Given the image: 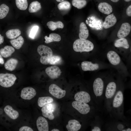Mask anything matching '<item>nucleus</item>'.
<instances>
[{
	"label": "nucleus",
	"mask_w": 131,
	"mask_h": 131,
	"mask_svg": "<svg viewBox=\"0 0 131 131\" xmlns=\"http://www.w3.org/2000/svg\"><path fill=\"white\" fill-rule=\"evenodd\" d=\"M9 10L8 6L4 4L0 6V19L4 18L7 16Z\"/></svg>",
	"instance_id": "33"
},
{
	"label": "nucleus",
	"mask_w": 131,
	"mask_h": 131,
	"mask_svg": "<svg viewBox=\"0 0 131 131\" xmlns=\"http://www.w3.org/2000/svg\"><path fill=\"white\" fill-rule=\"evenodd\" d=\"M21 33L19 29H16L8 30L6 32L5 34L8 39L12 40L19 36L20 35Z\"/></svg>",
	"instance_id": "27"
},
{
	"label": "nucleus",
	"mask_w": 131,
	"mask_h": 131,
	"mask_svg": "<svg viewBox=\"0 0 131 131\" xmlns=\"http://www.w3.org/2000/svg\"><path fill=\"white\" fill-rule=\"evenodd\" d=\"M118 86L117 74L108 73L106 81L104 101L106 110L109 112L112 100L116 92Z\"/></svg>",
	"instance_id": "3"
},
{
	"label": "nucleus",
	"mask_w": 131,
	"mask_h": 131,
	"mask_svg": "<svg viewBox=\"0 0 131 131\" xmlns=\"http://www.w3.org/2000/svg\"><path fill=\"white\" fill-rule=\"evenodd\" d=\"M124 0L127 2H129L131 0Z\"/></svg>",
	"instance_id": "47"
},
{
	"label": "nucleus",
	"mask_w": 131,
	"mask_h": 131,
	"mask_svg": "<svg viewBox=\"0 0 131 131\" xmlns=\"http://www.w3.org/2000/svg\"><path fill=\"white\" fill-rule=\"evenodd\" d=\"M109 64L113 68L116 69L118 73L123 80L130 75L127 66L123 62L118 53L113 49H108L104 51Z\"/></svg>",
	"instance_id": "4"
},
{
	"label": "nucleus",
	"mask_w": 131,
	"mask_h": 131,
	"mask_svg": "<svg viewBox=\"0 0 131 131\" xmlns=\"http://www.w3.org/2000/svg\"><path fill=\"white\" fill-rule=\"evenodd\" d=\"M91 61H85L81 63V67L84 71H97L101 70L113 68L109 64L94 58Z\"/></svg>",
	"instance_id": "6"
},
{
	"label": "nucleus",
	"mask_w": 131,
	"mask_h": 131,
	"mask_svg": "<svg viewBox=\"0 0 131 131\" xmlns=\"http://www.w3.org/2000/svg\"><path fill=\"white\" fill-rule=\"evenodd\" d=\"M45 72L49 77L52 79L58 78L61 73L59 67L56 66H51L47 67L45 69Z\"/></svg>",
	"instance_id": "12"
},
{
	"label": "nucleus",
	"mask_w": 131,
	"mask_h": 131,
	"mask_svg": "<svg viewBox=\"0 0 131 131\" xmlns=\"http://www.w3.org/2000/svg\"><path fill=\"white\" fill-rule=\"evenodd\" d=\"M36 94V91L34 89L31 87H27L22 90L20 96L24 99L30 100L34 98Z\"/></svg>",
	"instance_id": "13"
},
{
	"label": "nucleus",
	"mask_w": 131,
	"mask_h": 131,
	"mask_svg": "<svg viewBox=\"0 0 131 131\" xmlns=\"http://www.w3.org/2000/svg\"><path fill=\"white\" fill-rule=\"evenodd\" d=\"M47 25L48 28L51 30L53 31L57 28L62 29L64 27L63 23L60 21L54 22L52 21L48 22Z\"/></svg>",
	"instance_id": "28"
},
{
	"label": "nucleus",
	"mask_w": 131,
	"mask_h": 131,
	"mask_svg": "<svg viewBox=\"0 0 131 131\" xmlns=\"http://www.w3.org/2000/svg\"><path fill=\"white\" fill-rule=\"evenodd\" d=\"M49 91L52 96L61 99L64 97L66 94V91L63 90L57 85L52 84L49 88Z\"/></svg>",
	"instance_id": "11"
},
{
	"label": "nucleus",
	"mask_w": 131,
	"mask_h": 131,
	"mask_svg": "<svg viewBox=\"0 0 131 131\" xmlns=\"http://www.w3.org/2000/svg\"><path fill=\"white\" fill-rule=\"evenodd\" d=\"M131 128L130 127H127L123 129L122 131H131Z\"/></svg>",
	"instance_id": "43"
},
{
	"label": "nucleus",
	"mask_w": 131,
	"mask_h": 131,
	"mask_svg": "<svg viewBox=\"0 0 131 131\" xmlns=\"http://www.w3.org/2000/svg\"><path fill=\"white\" fill-rule=\"evenodd\" d=\"M38 54L41 56L50 57L53 55V52L49 47L43 45L39 46L37 49Z\"/></svg>",
	"instance_id": "18"
},
{
	"label": "nucleus",
	"mask_w": 131,
	"mask_h": 131,
	"mask_svg": "<svg viewBox=\"0 0 131 131\" xmlns=\"http://www.w3.org/2000/svg\"><path fill=\"white\" fill-rule=\"evenodd\" d=\"M98 9L101 13L106 15H109L113 11L111 6L106 2L100 3L98 6Z\"/></svg>",
	"instance_id": "21"
},
{
	"label": "nucleus",
	"mask_w": 131,
	"mask_h": 131,
	"mask_svg": "<svg viewBox=\"0 0 131 131\" xmlns=\"http://www.w3.org/2000/svg\"><path fill=\"white\" fill-rule=\"evenodd\" d=\"M116 22V18L113 14L109 15L106 17L103 27L105 29H108L113 26Z\"/></svg>",
	"instance_id": "20"
},
{
	"label": "nucleus",
	"mask_w": 131,
	"mask_h": 131,
	"mask_svg": "<svg viewBox=\"0 0 131 131\" xmlns=\"http://www.w3.org/2000/svg\"><path fill=\"white\" fill-rule=\"evenodd\" d=\"M66 127L68 131H78L81 128L82 125L78 120L72 119L68 121Z\"/></svg>",
	"instance_id": "19"
},
{
	"label": "nucleus",
	"mask_w": 131,
	"mask_h": 131,
	"mask_svg": "<svg viewBox=\"0 0 131 131\" xmlns=\"http://www.w3.org/2000/svg\"><path fill=\"white\" fill-rule=\"evenodd\" d=\"M89 34V31L85 24L83 22L81 23L79 27V39L82 40H86L88 37Z\"/></svg>",
	"instance_id": "22"
},
{
	"label": "nucleus",
	"mask_w": 131,
	"mask_h": 131,
	"mask_svg": "<svg viewBox=\"0 0 131 131\" xmlns=\"http://www.w3.org/2000/svg\"><path fill=\"white\" fill-rule=\"evenodd\" d=\"M10 42L12 46L15 49H19L23 45L24 39L21 36H18L16 39H12Z\"/></svg>",
	"instance_id": "26"
},
{
	"label": "nucleus",
	"mask_w": 131,
	"mask_h": 131,
	"mask_svg": "<svg viewBox=\"0 0 131 131\" xmlns=\"http://www.w3.org/2000/svg\"><path fill=\"white\" fill-rule=\"evenodd\" d=\"M131 29L130 25L128 23H123L117 34L119 38H124L130 33Z\"/></svg>",
	"instance_id": "16"
},
{
	"label": "nucleus",
	"mask_w": 131,
	"mask_h": 131,
	"mask_svg": "<svg viewBox=\"0 0 131 131\" xmlns=\"http://www.w3.org/2000/svg\"><path fill=\"white\" fill-rule=\"evenodd\" d=\"M73 107L79 113L83 115L90 114L94 117L96 115L95 107L89 104L77 101H73L72 103Z\"/></svg>",
	"instance_id": "8"
},
{
	"label": "nucleus",
	"mask_w": 131,
	"mask_h": 131,
	"mask_svg": "<svg viewBox=\"0 0 131 131\" xmlns=\"http://www.w3.org/2000/svg\"><path fill=\"white\" fill-rule=\"evenodd\" d=\"M110 0L113 2H116L118 1L119 0Z\"/></svg>",
	"instance_id": "45"
},
{
	"label": "nucleus",
	"mask_w": 131,
	"mask_h": 131,
	"mask_svg": "<svg viewBox=\"0 0 131 131\" xmlns=\"http://www.w3.org/2000/svg\"><path fill=\"white\" fill-rule=\"evenodd\" d=\"M73 48L74 51L76 52L88 53L96 57L100 52L96 50L92 42L86 39H76L73 43Z\"/></svg>",
	"instance_id": "5"
},
{
	"label": "nucleus",
	"mask_w": 131,
	"mask_h": 131,
	"mask_svg": "<svg viewBox=\"0 0 131 131\" xmlns=\"http://www.w3.org/2000/svg\"><path fill=\"white\" fill-rule=\"evenodd\" d=\"M16 78L13 74H0V85L5 88L11 87L14 84Z\"/></svg>",
	"instance_id": "10"
},
{
	"label": "nucleus",
	"mask_w": 131,
	"mask_h": 131,
	"mask_svg": "<svg viewBox=\"0 0 131 131\" xmlns=\"http://www.w3.org/2000/svg\"><path fill=\"white\" fill-rule=\"evenodd\" d=\"M4 110L7 115L12 119H16L19 116L18 112L14 110L10 106H6L5 107Z\"/></svg>",
	"instance_id": "23"
},
{
	"label": "nucleus",
	"mask_w": 131,
	"mask_h": 131,
	"mask_svg": "<svg viewBox=\"0 0 131 131\" xmlns=\"http://www.w3.org/2000/svg\"><path fill=\"white\" fill-rule=\"evenodd\" d=\"M42 107L41 111L43 116L49 120H53L54 116L52 112L54 110V108L52 105L51 103H48Z\"/></svg>",
	"instance_id": "14"
},
{
	"label": "nucleus",
	"mask_w": 131,
	"mask_h": 131,
	"mask_svg": "<svg viewBox=\"0 0 131 131\" xmlns=\"http://www.w3.org/2000/svg\"><path fill=\"white\" fill-rule=\"evenodd\" d=\"M45 40V42L49 43L53 41H59L61 40V37L59 34L55 33H51L49 34V37L47 36L44 37Z\"/></svg>",
	"instance_id": "30"
},
{
	"label": "nucleus",
	"mask_w": 131,
	"mask_h": 131,
	"mask_svg": "<svg viewBox=\"0 0 131 131\" xmlns=\"http://www.w3.org/2000/svg\"><path fill=\"white\" fill-rule=\"evenodd\" d=\"M108 73H98L93 76L91 86V94L97 105L104 101L106 81Z\"/></svg>",
	"instance_id": "2"
},
{
	"label": "nucleus",
	"mask_w": 131,
	"mask_h": 131,
	"mask_svg": "<svg viewBox=\"0 0 131 131\" xmlns=\"http://www.w3.org/2000/svg\"><path fill=\"white\" fill-rule=\"evenodd\" d=\"M18 63V61L15 58H11L8 60L4 64L6 69L10 71L14 70Z\"/></svg>",
	"instance_id": "24"
},
{
	"label": "nucleus",
	"mask_w": 131,
	"mask_h": 131,
	"mask_svg": "<svg viewBox=\"0 0 131 131\" xmlns=\"http://www.w3.org/2000/svg\"><path fill=\"white\" fill-rule=\"evenodd\" d=\"M98 116H96L94 120H93L92 126L91 131H101V123L98 121Z\"/></svg>",
	"instance_id": "35"
},
{
	"label": "nucleus",
	"mask_w": 131,
	"mask_h": 131,
	"mask_svg": "<svg viewBox=\"0 0 131 131\" xmlns=\"http://www.w3.org/2000/svg\"><path fill=\"white\" fill-rule=\"evenodd\" d=\"M39 29V27L37 25L32 26L29 33L28 36L31 39H34L36 36Z\"/></svg>",
	"instance_id": "37"
},
{
	"label": "nucleus",
	"mask_w": 131,
	"mask_h": 131,
	"mask_svg": "<svg viewBox=\"0 0 131 131\" xmlns=\"http://www.w3.org/2000/svg\"><path fill=\"white\" fill-rule=\"evenodd\" d=\"M57 8L60 10H67L71 7L70 3L67 1H63L57 5Z\"/></svg>",
	"instance_id": "36"
},
{
	"label": "nucleus",
	"mask_w": 131,
	"mask_h": 131,
	"mask_svg": "<svg viewBox=\"0 0 131 131\" xmlns=\"http://www.w3.org/2000/svg\"><path fill=\"white\" fill-rule=\"evenodd\" d=\"M36 124L39 131H49L48 121L44 117L41 116L39 117L37 120Z\"/></svg>",
	"instance_id": "17"
},
{
	"label": "nucleus",
	"mask_w": 131,
	"mask_h": 131,
	"mask_svg": "<svg viewBox=\"0 0 131 131\" xmlns=\"http://www.w3.org/2000/svg\"><path fill=\"white\" fill-rule=\"evenodd\" d=\"M51 131H59V130L57 129H52Z\"/></svg>",
	"instance_id": "44"
},
{
	"label": "nucleus",
	"mask_w": 131,
	"mask_h": 131,
	"mask_svg": "<svg viewBox=\"0 0 131 131\" xmlns=\"http://www.w3.org/2000/svg\"><path fill=\"white\" fill-rule=\"evenodd\" d=\"M64 0H56V1L58 2H61Z\"/></svg>",
	"instance_id": "46"
},
{
	"label": "nucleus",
	"mask_w": 131,
	"mask_h": 131,
	"mask_svg": "<svg viewBox=\"0 0 131 131\" xmlns=\"http://www.w3.org/2000/svg\"><path fill=\"white\" fill-rule=\"evenodd\" d=\"M4 60L2 57V56L0 54V64H4Z\"/></svg>",
	"instance_id": "41"
},
{
	"label": "nucleus",
	"mask_w": 131,
	"mask_h": 131,
	"mask_svg": "<svg viewBox=\"0 0 131 131\" xmlns=\"http://www.w3.org/2000/svg\"><path fill=\"white\" fill-rule=\"evenodd\" d=\"M15 51L13 47L7 45L0 49V54L3 57L6 58L10 56Z\"/></svg>",
	"instance_id": "25"
},
{
	"label": "nucleus",
	"mask_w": 131,
	"mask_h": 131,
	"mask_svg": "<svg viewBox=\"0 0 131 131\" xmlns=\"http://www.w3.org/2000/svg\"><path fill=\"white\" fill-rule=\"evenodd\" d=\"M114 45L118 49V50L116 51L126 60L128 64L130 63L131 49L127 40L125 38L116 39L114 41Z\"/></svg>",
	"instance_id": "7"
},
{
	"label": "nucleus",
	"mask_w": 131,
	"mask_h": 131,
	"mask_svg": "<svg viewBox=\"0 0 131 131\" xmlns=\"http://www.w3.org/2000/svg\"><path fill=\"white\" fill-rule=\"evenodd\" d=\"M53 99L52 97H39L38 100V104L40 107H42L45 105L53 102Z\"/></svg>",
	"instance_id": "29"
},
{
	"label": "nucleus",
	"mask_w": 131,
	"mask_h": 131,
	"mask_svg": "<svg viewBox=\"0 0 131 131\" xmlns=\"http://www.w3.org/2000/svg\"><path fill=\"white\" fill-rule=\"evenodd\" d=\"M126 13L127 15L129 16H131V5L128 6L126 10Z\"/></svg>",
	"instance_id": "40"
},
{
	"label": "nucleus",
	"mask_w": 131,
	"mask_h": 131,
	"mask_svg": "<svg viewBox=\"0 0 131 131\" xmlns=\"http://www.w3.org/2000/svg\"><path fill=\"white\" fill-rule=\"evenodd\" d=\"M19 131H33V130L30 127L27 126H23L21 127L19 130Z\"/></svg>",
	"instance_id": "39"
},
{
	"label": "nucleus",
	"mask_w": 131,
	"mask_h": 131,
	"mask_svg": "<svg viewBox=\"0 0 131 131\" xmlns=\"http://www.w3.org/2000/svg\"><path fill=\"white\" fill-rule=\"evenodd\" d=\"M126 124L124 123H116L115 125V130L122 131L123 129L126 128L125 127L126 126L125 125Z\"/></svg>",
	"instance_id": "38"
},
{
	"label": "nucleus",
	"mask_w": 131,
	"mask_h": 131,
	"mask_svg": "<svg viewBox=\"0 0 131 131\" xmlns=\"http://www.w3.org/2000/svg\"><path fill=\"white\" fill-rule=\"evenodd\" d=\"M118 86L116 92L112 102L109 112L111 116L117 120L126 119L124 115L123 91L124 85L123 80L117 74Z\"/></svg>",
	"instance_id": "1"
},
{
	"label": "nucleus",
	"mask_w": 131,
	"mask_h": 131,
	"mask_svg": "<svg viewBox=\"0 0 131 131\" xmlns=\"http://www.w3.org/2000/svg\"><path fill=\"white\" fill-rule=\"evenodd\" d=\"M4 41V37L0 34V45L2 44Z\"/></svg>",
	"instance_id": "42"
},
{
	"label": "nucleus",
	"mask_w": 131,
	"mask_h": 131,
	"mask_svg": "<svg viewBox=\"0 0 131 131\" xmlns=\"http://www.w3.org/2000/svg\"><path fill=\"white\" fill-rule=\"evenodd\" d=\"M41 6L40 3L38 1L32 2L29 5L28 11L30 13L36 12L41 9Z\"/></svg>",
	"instance_id": "31"
},
{
	"label": "nucleus",
	"mask_w": 131,
	"mask_h": 131,
	"mask_svg": "<svg viewBox=\"0 0 131 131\" xmlns=\"http://www.w3.org/2000/svg\"><path fill=\"white\" fill-rule=\"evenodd\" d=\"M72 3L74 7L81 9L86 5L87 2L85 0H72Z\"/></svg>",
	"instance_id": "34"
},
{
	"label": "nucleus",
	"mask_w": 131,
	"mask_h": 131,
	"mask_svg": "<svg viewBox=\"0 0 131 131\" xmlns=\"http://www.w3.org/2000/svg\"><path fill=\"white\" fill-rule=\"evenodd\" d=\"M16 5L19 9L25 10L27 8L28 4L27 0H15Z\"/></svg>",
	"instance_id": "32"
},
{
	"label": "nucleus",
	"mask_w": 131,
	"mask_h": 131,
	"mask_svg": "<svg viewBox=\"0 0 131 131\" xmlns=\"http://www.w3.org/2000/svg\"><path fill=\"white\" fill-rule=\"evenodd\" d=\"M74 98L76 101L89 103L97 108V105L94 101L91 94L87 91L81 90L77 92L75 94Z\"/></svg>",
	"instance_id": "9"
},
{
	"label": "nucleus",
	"mask_w": 131,
	"mask_h": 131,
	"mask_svg": "<svg viewBox=\"0 0 131 131\" xmlns=\"http://www.w3.org/2000/svg\"><path fill=\"white\" fill-rule=\"evenodd\" d=\"M61 60V57L60 56L52 55L49 57L41 56L40 57V61L41 64L44 65H55L59 63Z\"/></svg>",
	"instance_id": "15"
}]
</instances>
